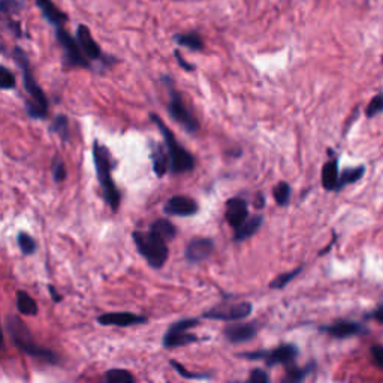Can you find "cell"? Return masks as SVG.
Segmentation results:
<instances>
[{
	"label": "cell",
	"mask_w": 383,
	"mask_h": 383,
	"mask_svg": "<svg viewBox=\"0 0 383 383\" xmlns=\"http://www.w3.org/2000/svg\"><path fill=\"white\" fill-rule=\"evenodd\" d=\"M12 57L23 72V85L28 95V98L24 102L26 112L31 119L43 120L48 114V99L33 77L27 54L20 47H16L12 50Z\"/></svg>",
	"instance_id": "1"
},
{
	"label": "cell",
	"mask_w": 383,
	"mask_h": 383,
	"mask_svg": "<svg viewBox=\"0 0 383 383\" xmlns=\"http://www.w3.org/2000/svg\"><path fill=\"white\" fill-rule=\"evenodd\" d=\"M93 160L96 167L98 180L102 187V194H104L105 202L110 205L111 210L115 211L119 209L120 204V192L117 190L115 183L112 180V168L114 164L111 160L110 150L105 145H102L99 141L93 142Z\"/></svg>",
	"instance_id": "2"
},
{
	"label": "cell",
	"mask_w": 383,
	"mask_h": 383,
	"mask_svg": "<svg viewBox=\"0 0 383 383\" xmlns=\"http://www.w3.org/2000/svg\"><path fill=\"white\" fill-rule=\"evenodd\" d=\"M6 330L12 338L14 345H16L21 352L27 353V355L35 357L38 360H43L50 364H57L58 358L54 352L39 346L32 332L24 325L23 320L17 316H8L6 319Z\"/></svg>",
	"instance_id": "3"
},
{
	"label": "cell",
	"mask_w": 383,
	"mask_h": 383,
	"mask_svg": "<svg viewBox=\"0 0 383 383\" xmlns=\"http://www.w3.org/2000/svg\"><path fill=\"white\" fill-rule=\"evenodd\" d=\"M150 117H152L153 123L159 127L162 137H164L168 157H169V171L172 174H183V172H189V171L194 169L195 168V157L192 156L183 145L177 142L171 129L164 122H162L159 115L152 114Z\"/></svg>",
	"instance_id": "4"
},
{
	"label": "cell",
	"mask_w": 383,
	"mask_h": 383,
	"mask_svg": "<svg viewBox=\"0 0 383 383\" xmlns=\"http://www.w3.org/2000/svg\"><path fill=\"white\" fill-rule=\"evenodd\" d=\"M132 238H134L138 252L141 256L147 261V263L153 268H162L165 265L169 250L167 247V241L156 235L154 232H140L135 231L132 234Z\"/></svg>",
	"instance_id": "5"
},
{
	"label": "cell",
	"mask_w": 383,
	"mask_h": 383,
	"mask_svg": "<svg viewBox=\"0 0 383 383\" xmlns=\"http://www.w3.org/2000/svg\"><path fill=\"white\" fill-rule=\"evenodd\" d=\"M164 81L167 84L168 96H169L168 108H167L169 117L175 123H179L180 126H183L184 130L189 132V134H195V132L199 129V123L196 120V117L184 104L182 93L175 90L172 80L169 77H164Z\"/></svg>",
	"instance_id": "6"
},
{
	"label": "cell",
	"mask_w": 383,
	"mask_h": 383,
	"mask_svg": "<svg viewBox=\"0 0 383 383\" xmlns=\"http://www.w3.org/2000/svg\"><path fill=\"white\" fill-rule=\"evenodd\" d=\"M57 42L61 43L63 51V62L69 68H88L90 61L83 53L80 43L75 38H72L69 32H66L63 27H58L56 31Z\"/></svg>",
	"instance_id": "7"
},
{
	"label": "cell",
	"mask_w": 383,
	"mask_h": 383,
	"mask_svg": "<svg viewBox=\"0 0 383 383\" xmlns=\"http://www.w3.org/2000/svg\"><path fill=\"white\" fill-rule=\"evenodd\" d=\"M253 312V307L250 303H238V304H222L213 307L211 310L205 312L202 318L213 320H241Z\"/></svg>",
	"instance_id": "8"
},
{
	"label": "cell",
	"mask_w": 383,
	"mask_h": 383,
	"mask_svg": "<svg viewBox=\"0 0 383 383\" xmlns=\"http://www.w3.org/2000/svg\"><path fill=\"white\" fill-rule=\"evenodd\" d=\"M77 41L80 43V47L83 50V53L85 54V57L90 62H105L104 58V53H102L99 43L93 39L90 31H88V27L84 24H80L77 28Z\"/></svg>",
	"instance_id": "9"
},
{
	"label": "cell",
	"mask_w": 383,
	"mask_h": 383,
	"mask_svg": "<svg viewBox=\"0 0 383 383\" xmlns=\"http://www.w3.org/2000/svg\"><path fill=\"white\" fill-rule=\"evenodd\" d=\"M98 322L104 327L126 328L132 325H140V323H145L147 318L135 315V313H129V312H117V313L100 315L98 318Z\"/></svg>",
	"instance_id": "10"
},
{
	"label": "cell",
	"mask_w": 383,
	"mask_h": 383,
	"mask_svg": "<svg viewBox=\"0 0 383 383\" xmlns=\"http://www.w3.org/2000/svg\"><path fill=\"white\" fill-rule=\"evenodd\" d=\"M196 211H198V204L192 198L183 196V195L172 196L165 205V213L168 216L189 217V216L196 214Z\"/></svg>",
	"instance_id": "11"
},
{
	"label": "cell",
	"mask_w": 383,
	"mask_h": 383,
	"mask_svg": "<svg viewBox=\"0 0 383 383\" xmlns=\"http://www.w3.org/2000/svg\"><path fill=\"white\" fill-rule=\"evenodd\" d=\"M214 250V243L210 238H195L186 247V259L192 263H198L207 259Z\"/></svg>",
	"instance_id": "12"
},
{
	"label": "cell",
	"mask_w": 383,
	"mask_h": 383,
	"mask_svg": "<svg viewBox=\"0 0 383 383\" xmlns=\"http://www.w3.org/2000/svg\"><path fill=\"white\" fill-rule=\"evenodd\" d=\"M248 217L247 202L243 198H232L226 202V222L232 228H240Z\"/></svg>",
	"instance_id": "13"
},
{
	"label": "cell",
	"mask_w": 383,
	"mask_h": 383,
	"mask_svg": "<svg viewBox=\"0 0 383 383\" xmlns=\"http://www.w3.org/2000/svg\"><path fill=\"white\" fill-rule=\"evenodd\" d=\"M258 334L255 323H237V325H228L224 331V335L229 343H246L252 340Z\"/></svg>",
	"instance_id": "14"
},
{
	"label": "cell",
	"mask_w": 383,
	"mask_h": 383,
	"mask_svg": "<svg viewBox=\"0 0 383 383\" xmlns=\"http://www.w3.org/2000/svg\"><path fill=\"white\" fill-rule=\"evenodd\" d=\"M298 357V347L295 345H282L273 350H267V358H265V362H267L268 367L278 365V364H292Z\"/></svg>",
	"instance_id": "15"
},
{
	"label": "cell",
	"mask_w": 383,
	"mask_h": 383,
	"mask_svg": "<svg viewBox=\"0 0 383 383\" xmlns=\"http://www.w3.org/2000/svg\"><path fill=\"white\" fill-rule=\"evenodd\" d=\"M322 331L328 332L330 335H332L334 338H347V337H353V335H360L364 334L365 330L358 322H350V320H338L332 325L328 327H322Z\"/></svg>",
	"instance_id": "16"
},
{
	"label": "cell",
	"mask_w": 383,
	"mask_h": 383,
	"mask_svg": "<svg viewBox=\"0 0 383 383\" xmlns=\"http://www.w3.org/2000/svg\"><path fill=\"white\" fill-rule=\"evenodd\" d=\"M36 6L41 9L43 19H46L50 24L56 26L57 28L62 27L68 21V16L62 11L58 9L53 0H35Z\"/></svg>",
	"instance_id": "17"
},
{
	"label": "cell",
	"mask_w": 383,
	"mask_h": 383,
	"mask_svg": "<svg viewBox=\"0 0 383 383\" xmlns=\"http://www.w3.org/2000/svg\"><path fill=\"white\" fill-rule=\"evenodd\" d=\"M338 179H340V172H338V160L331 159L328 160L322 168V186L325 190H337Z\"/></svg>",
	"instance_id": "18"
},
{
	"label": "cell",
	"mask_w": 383,
	"mask_h": 383,
	"mask_svg": "<svg viewBox=\"0 0 383 383\" xmlns=\"http://www.w3.org/2000/svg\"><path fill=\"white\" fill-rule=\"evenodd\" d=\"M262 224H263V217L261 214L250 217L240 228L235 229L234 240L235 241H244V240L250 238L252 235H255L258 232V229L262 226Z\"/></svg>",
	"instance_id": "19"
},
{
	"label": "cell",
	"mask_w": 383,
	"mask_h": 383,
	"mask_svg": "<svg viewBox=\"0 0 383 383\" xmlns=\"http://www.w3.org/2000/svg\"><path fill=\"white\" fill-rule=\"evenodd\" d=\"M152 160H153V169L157 177H164L167 169H169V157L168 152L164 150V147L156 144L152 150Z\"/></svg>",
	"instance_id": "20"
},
{
	"label": "cell",
	"mask_w": 383,
	"mask_h": 383,
	"mask_svg": "<svg viewBox=\"0 0 383 383\" xmlns=\"http://www.w3.org/2000/svg\"><path fill=\"white\" fill-rule=\"evenodd\" d=\"M198 340V337L189 332H174V331H167L164 335V346L165 347H179V346H186L190 343H195Z\"/></svg>",
	"instance_id": "21"
},
{
	"label": "cell",
	"mask_w": 383,
	"mask_h": 383,
	"mask_svg": "<svg viewBox=\"0 0 383 383\" xmlns=\"http://www.w3.org/2000/svg\"><path fill=\"white\" fill-rule=\"evenodd\" d=\"M175 43H179L182 47L189 48L190 51H201L204 50V41L196 32H187V33H179L174 36Z\"/></svg>",
	"instance_id": "22"
},
{
	"label": "cell",
	"mask_w": 383,
	"mask_h": 383,
	"mask_svg": "<svg viewBox=\"0 0 383 383\" xmlns=\"http://www.w3.org/2000/svg\"><path fill=\"white\" fill-rule=\"evenodd\" d=\"M17 308H19V312L24 316H36L38 315L36 301L24 290L17 292Z\"/></svg>",
	"instance_id": "23"
},
{
	"label": "cell",
	"mask_w": 383,
	"mask_h": 383,
	"mask_svg": "<svg viewBox=\"0 0 383 383\" xmlns=\"http://www.w3.org/2000/svg\"><path fill=\"white\" fill-rule=\"evenodd\" d=\"M365 174V167H357V168H347L345 171H342L340 179H338V184H337V190H342L343 187L357 183L362 179V175Z\"/></svg>",
	"instance_id": "24"
},
{
	"label": "cell",
	"mask_w": 383,
	"mask_h": 383,
	"mask_svg": "<svg viewBox=\"0 0 383 383\" xmlns=\"http://www.w3.org/2000/svg\"><path fill=\"white\" fill-rule=\"evenodd\" d=\"M150 231L159 235V237H162L165 241L175 238V235H177V228L169 222V220H165V219L156 220L154 224H152Z\"/></svg>",
	"instance_id": "25"
},
{
	"label": "cell",
	"mask_w": 383,
	"mask_h": 383,
	"mask_svg": "<svg viewBox=\"0 0 383 383\" xmlns=\"http://www.w3.org/2000/svg\"><path fill=\"white\" fill-rule=\"evenodd\" d=\"M105 383H137L134 374L123 368H112L105 373Z\"/></svg>",
	"instance_id": "26"
},
{
	"label": "cell",
	"mask_w": 383,
	"mask_h": 383,
	"mask_svg": "<svg viewBox=\"0 0 383 383\" xmlns=\"http://www.w3.org/2000/svg\"><path fill=\"white\" fill-rule=\"evenodd\" d=\"M50 132L61 137L65 142L69 141V120L66 115H57L50 125Z\"/></svg>",
	"instance_id": "27"
},
{
	"label": "cell",
	"mask_w": 383,
	"mask_h": 383,
	"mask_svg": "<svg viewBox=\"0 0 383 383\" xmlns=\"http://www.w3.org/2000/svg\"><path fill=\"white\" fill-rule=\"evenodd\" d=\"M273 195H274V199L280 205V207H286V205L290 201V186L288 183H285V182L278 183L274 187Z\"/></svg>",
	"instance_id": "28"
},
{
	"label": "cell",
	"mask_w": 383,
	"mask_h": 383,
	"mask_svg": "<svg viewBox=\"0 0 383 383\" xmlns=\"http://www.w3.org/2000/svg\"><path fill=\"white\" fill-rule=\"evenodd\" d=\"M17 241H19L20 250L26 256H31V255H33L36 252V243L28 234L20 232L19 237H17Z\"/></svg>",
	"instance_id": "29"
},
{
	"label": "cell",
	"mask_w": 383,
	"mask_h": 383,
	"mask_svg": "<svg viewBox=\"0 0 383 383\" xmlns=\"http://www.w3.org/2000/svg\"><path fill=\"white\" fill-rule=\"evenodd\" d=\"M382 112H383V93H379L368 102V105L365 108V117L367 119H373V117Z\"/></svg>",
	"instance_id": "30"
},
{
	"label": "cell",
	"mask_w": 383,
	"mask_h": 383,
	"mask_svg": "<svg viewBox=\"0 0 383 383\" xmlns=\"http://www.w3.org/2000/svg\"><path fill=\"white\" fill-rule=\"evenodd\" d=\"M301 271H303V267H298V268H295L293 271L283 273V274L277 276V277L273 280L271 288H273V289H282V288H285V286L290 282V280L295 278Z\"/></svg>",
	"instance_id": "31"
},
{
	"label": "cell",
	"mask_w": 383,
	"mask_h": 383,
	"mask_svg": "<svg viewBox=\"0 0 383 383\" xmlns=\"http://www.w3.org/2000/svg\"><path fill=\"white\" fill-rule=\"evenodd\" d=\"M310 370H312V365H308L305 368H290L288 374L285 376L283 383H301Z\"/></svg>",
	"instance_id": "32"
},
{
	"label": "cell",
	"mask_w": 383,
	"mask_h": 383,
	"mask_svg": "<svg viewBox=\"0 0 383 383\" xmlns=\"http://www.w3.org/2000/svg\"><path fill=\"white\" fill-rule=\"evenodd\" d=\"M0 87H2V90H11L16 87V77L6 66L0 68Z\"/></svg>",
	"instance_id": "33"
},
{
	"label": "cell",
	"mask_w": 383,
	"mask_h": 383,
	"mask_svg": "<svg viewBox=\"0 0 383 383\" xmlns=\"http://www.w3.org/2000/svg\"><path fill=\"white\" fill-rule=\"evenodd\" d=\"M199 325V320L198 319H184V320H180V322H175L174 325L169 327V331H174V332H187V330H192Z\"/></svg>",
	"instance_id": "34"
},
{
	"label": "cell",
	"mask_w": 383,
	"mask_h": 383,
	"mask_svg": "<svg viewBox=\"0 0 383 383\" xmlns=\"http://www.w3.org/2000/svg\"><path fill=\"white\" fill-rule=\"evenodd\" d=\"M23 4L20 0H0V11L4 16H9V14H16L21 11Z\"/></svg>",
	"instance_id": "35"
},
{
	"label": "cell",
	"mask_w": 383,
	"mask_h": 383,
	"mask_svg": "<svg viewBox=\"0 0 383 383\" xmlns=\"http://www.w3.org/2000/svg\"><path fill=\"white\" fill-rule=\"evenodd\" d=\"M171 365L174 367V370L177 372V373H179V374H182L183 377H187V379H199V380H202V379H210L209 377V374H202V373H192V372H187L186 370V368L182 365V364H179V362H177V361H171Z\"/></svg>",
	"instance_id": "36"
},
{
	"label": "cell",
	"mask_w": 383,
	"mask_h": 383,
	"mask_svg": "<svg viewBox=\"0 0 383 383\" xmlns=\"http://www.w3.org/2000/svg\"><path fill=\"white\" fill-rule=\"evenodd\" d=\"M53 175H54V180L57 183H61L66 179V169H65V164L62 162V159L56 157L54 162H53Z\"/></svg>",
	"instance_id": "37"
},
{
	"label": "cell",
	"mask_w": 383,
	"mask_h": 383,
	"mask_svg": "<svg viewBox=\"0 0 383 383\" xmlns=\"http://www.w3.org/2000/svg\"><path fill=\"white\" fill-rule=\"evenodd\" d=\"M247 383H270V377L267 372L261 370V368H255V370L250 373Z\"/></svg>",
	"instance_id": "38"
},
{
	"label": "cell",
	"mask_w": 383,
	"mask_h": 383,
	"mask_svg": "<svg viewBox=\"0 0 383 383\" xmlns=\"http://www.w3.org/2000/svg\"><path fill=\"white\" fill-rule=\"evenodd\" d=\"M372 357L373 361L377 367L383 368V346L382 345H374L372 346Z\"/></svg>",
	"instance_id": "39"
},
{
	"label": "cell",
	"mask_w": 383,
	"mask_h": 383,
	"mask_svg": "<svg viewBox=\"0 0 383 383\" xmlns=\"http://www.w3.org/2000/svg\"><path fill=\"white\" fill-rule=\"evenodd\" d=\"M175 57H177V61H179V65H180L183 69H186V70H194V66L189 65V63H186V61L183 58V56H182L179 51H175Z\"/></svg>",
	"instance_id": "40"
},
{
	"label": "cell",
	"mask_w": 383,
	"mask_h": 383,
	"mask_svg": "<svg viewBox=\"0 0 383 383\" xmlns=\"http://www.w3.org/2000/svg\"><path fill=\"white\" fill-rule=\"evenodd\" d=\"M372 318L374 320H377L379 323H383V305H380V307L376 308V310L372 313Z\"/></svg>",
	"instance_id": "41"
},
{
	"label": "cell",
	"mask_w": 383,
	"mask_h": 383,
	"mask_svg": "<svg viewBox=\"0 0 383 383\" xmlns=\"http://www.w3.org/2000/svg\"><path fill=\"white\" fill-rule=\"evenodd\" d=\"M9 28L11 31H14V33L16 35H21V28H20V24L17 21H9Z\"/></svg>",
	"instance_id": "42"
},
{
	"label": "cell",
	"mask_w": 383,
	"mask_h": 383,
	"mask_svg": "<svg viewBox=\"0 0 383 383\" xmlns=\"http://www.w3.org/2000/svg\"><path fill=\"white\" fill-rule=\"evenodd\" d=\"M48 290L51 292V298H53V301H56V303L62 301V297H58V295H57V292H56V289H54L53 286H48Z\"/></svg>",
	"instance_id": "43"
}]
</instances>
